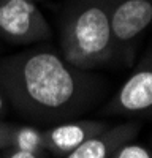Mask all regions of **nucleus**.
Here are the masks:
<instances>
[{"mask_svg": "<svg viewBox=\"0 0 152 158\" xmlns=\"http://www.w3.org/2000/svg\"><path fill=\"white\" fill-rule=\"evenodd\" d=\"M141 130V125L136 122H127L120 125H112L105 131L95 135L94 138L82 142L70 153L62 158H111L122 144L133 141Z\"/></svg>", "mask_w": 152, "mask_h": 158, "instance_id": "0eeeda50", "label": "nucleus"}, {"mask_svg": "<svg viewBox=\"0 0 152 158\" xmlns=\"http://www.w3.org/2000/svg\"><path fill=\"white\" fill-rule=\"evenodd\" d=\"M6 109H8V101H6V98H5V95H3V92L0 90V115L5 114Z\"/></svg>", "mask_w": 152, "mask_h": 158, "instance_id": "f8f14e48", "label": "nucleus"}, {"mask_svg": "<svg viewBox=\"0 0 152 158\" xmlns=\"http://www.w3.org/2000/svg\"><path fill=\"white\" fill-rule=\"evenodd\" d=\"M36 2H43V0H36Z\"/></svg>", "mask_w": 152, "mask_h": 158, "instance_id": "ddd939ff", "label": "nucleus"}, {"mask_svg": "<svg viewBox=\"0 0 152 158\" xmlns=\"http://www.w3.org/2000/svg\"><path fill=\"white\" fill-rule=\"evenodd\" d=\"M8 149L43 155L46 152L44 133L32 125H16L15 123L13 131L10 135V147Z\"/></svg>", "mask_w": 152, "mask_h": 158, "instance_id": "6e6552de", "label": "nucleus"}, {"mask_svg": "<svg viewBox=\"0 0 152 158\" xmlns=\"http://www.w3.org/2000/svg\"><path fill=\"white\" fill-rule=\"evenodd\" d=\"M60 54L91 71L114 59L106 0H74L60 22Z\"/></svg>", "mask_w": 152, "mask_h": 158, "instance_id": "f03ea898", "label": "nucleus"}, {"mask_svg": "<svg viewBox=\"0 0 152 158\" xmlns=\"http://www.w3.org/2000/svg\"><path fill=\"white\" fill-rule=\"evenodd\" d=\"M0 90L15 111L36 123L73 120L100 100L103 81L68 63L51 46L0 57Z\"/></svg>", "mask_w": 152, "mask_h": 158, "instance_id": "f257e3e1", "label": "nucleus"}, {"mask_svg": "<svg viewBox=\"0 0 152 158\" xmlns=\"http://www.w3.org/2000/svg\"><path fill=\"white\" fill-rule=\"evenodd\" d=\"M111 125L105 120H67L53 125L44 133L46 150L56 156H65L82 142L105 131Z\"/></svg>", "mask_w": 152, "mask_h": 158, "instance_id": "423d86ee", "label": "nucleus"}, {"mask_svg": "<svg viewBox=\"0 0 152 158\" xmlns=\"http://www.w3.org/2000/svg\"><path fill=\"white\" fill-rule=\"evenodd\" d=\"M8 158H43V155H36V153H30V152H24V150H15L8 155Z\"/></svg>", "mask_w": 152, "mask_h": 158, "instance_id": "9b49d317", "label": "nucleus"}, {"mask_svg": "<svg viewBox=\"0 0 152 158\" xmlns=\"http://www.w3.org/2000/svg\"><path fill=\"white\" fill-rule=\"evenodd\" d=\"M111 158H152V150L143 144L129 141L111 155Z\"/></svg>", "mask_w": 152, "mask_h": 158, "instance_id": "1a4fd4ad", "label": "nucleus"}, {"mask_svg": "<svg viewBox=\"0 0 152 158\" xmlns=\"http://www.w3.org/2000/svg\"><path fill=\"white\" fill-rule=\"evenodd\" d=\"M53 29L36 0H0V38L15 46L43 43Z\"/></svg>", "mask_w": 152, "mask_h": 158, "instance_id": "20e7f679", "label": "nucleus"}, {"mask_svg": "<svg viewBox=\"0 0 152 158\" xmlns=\"http://www.w3.org/2000/svg\"><path fill=\"white\" fill-rule=\"evenodd\" d=\"M108 115L152 117V49L138 62L132 74L103 106Z\"/></svg>", "mask_w": 152, "mask_h": 158, "instance_id": "39448f33", "label": "nucleus"}, {"mask_svg": "<svg viewBox=\"0 0 152 158\" xmlns=\"http://www.w3.org/2000/svg\"><path fill=\"white\" fill-rule=\"evenodd\" d=\"M13 127H15V123L0 120V150L10 147V135L13 131Z\"/></svg>", "mask_w": 152, "mask_h": 158, "instance_id": "9d476101", "label": "nucleus"}, {"mask_svg": "<svg viewBox=\"0 0 152 158\" xmlns=\"http://www.w3.org/2000/svg\"><path fill=\"white\" fill-rule=\"evenodd\" d=\"M114 57L132 60L138 41L152 25V0H106Z\"/></svg>", "mask_w": 152, "mask_h": 158, "instance_id": "7ed1b4c3", "label": "nucleus"}]
</instances>
